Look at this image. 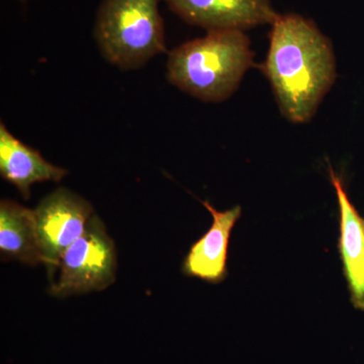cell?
I'll list each match as a JSON object with an SVG mask.
<instances>
[{
  "label": "cell",
  "mask_w": 364,
  "mask_h": 364,
  "mask_svg": "<svg viewBox=\"0 0 364 364\" xmlns=\"http://www.w3.org/2000/svg\"><path fill=\"white\" fill-rule=\"evenodd\" d=\"M263 73L282 114L294 123H306L336 78L331 42L314 21L299 14H279L272 23Z\"/></svg>",
  "instance_id": "obj_1"
},
{
  "label": "cell",
  "mask_w": 364,
  "mask_h": 364,
  "mask_svg": "<svg viewBox=\"0 0 364 364\" xmlns=\"http://www.w3.org/2000/svg\"><path fill=\"white\" fill-rule=\"evenodd\" d=\"M252 64L250 41L243 31H212L172 50L166 76L191 97L221 102L237 90Z\"/></svg>",
  "instance_id": "obj_2"
},
{
  "label": "cell",
  "mask_w": 364,
  "mask_h": 364,
  "mask_svg": "<svg viewBox=\"0 0 364 364\" xmlns=\"http://www.w3.org/2000/svg\"><path fill=\"white\" fill-rule=\"evenodd\" d=\"M162 0H104L93 36L100 54L122 70L142 68L166 51Z\"/></svg>",
  "instance_id": "obj_3"
},
{
  "label": "cell",
  "mask_w": 364,
  "mask_h": 364,
  "mask_svg": "<svg viewBox=\"0 0 364 364\" xmlns=\"http://www.w3.org/2000/svg\"><path fill=\"white\" fill-rule=\"evenodd\" d=\"M117 267L114 242L104 222L93 215L83 234L60 259L59 277L52 282L50 294L62 299L104 291L116 280Z\"/></svg>",
  "instance_id": "obj_4"
},
{
  "label": "cell",
  "mask_w": 364,
  "mask_h": 364,
  "mask_svg": "<svg viewBox=\"0 0 364 364\" xmlns=\"http://www.w3.org/2000/svg\"><path fill=\"white\" fill-rule=\"evenodd\" d=\"M35 212L43 263L54 279L60 259L85 232L93 208L82 196L59 188L41 200Z\"/></svg>",
  "instance_id": "obj_5"
},
{
  "label": "cell",
  "mask_w": 364,
  "mask_h": 364,
  "mask_svg": "<svg viewBox=\"0 0 364 364\" xmlns=\"http://www.w3.org/2000/svg\"><path fill=\"white\" fill-rule=\"evenodd\" d=\"M189 25L212 31H245L272 25L279 14L270 0H164Z\"/></svg>",
  "instance_id": "obj_6"
},
{
  "label": "cell",
  "mask_w": 364,
  "mask_h": 364,
  "mask_svg": "<svg viewBox=\"0 0 364 364\" xmlns=\"http://www.w3.org/2000/svg\"><path fill=\"white\" fill-rule=\"evenodd\" d=\"M213 217V224L207 233L191 246L182 272L188 277L220 284L227 277V256L230 236L236 222L240 219V205L225 212L215 210L208 202H202Z\"/></svg>",
  "instance_id": "obj_7"
},
{
  "label": "cell",
  "mask_w": 364,
  "mask_h": 364,
  "mask_svg": "<svg viewBox=\"0 0 364 364\" xmlns=\"http://www.w3.org/2000/svg\"><path fill=\"white\" fill-rule=\"evenodd\" d=\"M330 177L336 191L340 210L338 250L345 279L356 310L364 311V218L352 205L341 178L332 167Z\"/></svg>",
  "instance_id": "obj_8"
},
{
  "label": "cell",
  "mask_w": 364,
  "mask_h": 364,
  "mask_svg": "<svg viewBox=\"0 0 364 364\" xmlns=\"http://www.w3.org/2000/svg\"><path fill=\"white\" fill-rule=\"evenodd\" d=\"M0 174L13 184L25 200H30L33 183L59 182L68 174L43 158L39 151L16 139L6 124L0 123Z\"/></svg>",
  "instance_id": "obj_9"
},
{
  "label": "cell",
  "mask_w": 364,
  "mask_h": 364,
  "mask_svg": "<svg viewBox=\"0 0 364 364\" xmlns=\"http://www.w3.org/2000/svg\"><path fill=\"white\" fill-rule=\"evenodd\" d=\"M0 252L31 267L43 263L35 212L13 200L0 203Z\"/></svg>",
  "instance_id": "obj_10"
},
{
  "label": "cell",
  "mask_w": 364,
  "mask_h": 364,
  "mask_svg": "<svg viewBox=\"0 0 364 364\" xmlns=\"http://www.w3.org/2000/svg\"><path fill=\"white\" fill-rule=\"evenodd\" d=\"M20 1H21V2H26V1H28V0H20Z\"/></svg>",
  "instance_id": "obj_11"
}]
</instances>
